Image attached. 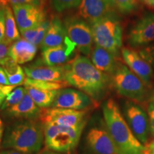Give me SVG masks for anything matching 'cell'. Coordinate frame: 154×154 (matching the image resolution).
I'll list each match as a JSON object with an SVG mask.
<instances>
[{
	"label": "cell",
	"instance_id": "cell-1",
	"mask_svg": "<svg viewBox=\"0 0 154 154\" xmlns=\"http://www.w3.org/2000/svg\"><path fill=\"white\" fill-rule=\"evenodd\" d=\"M65 81L84 92L93 100H99L104 94L109 84L106 74L97 69L86 57H77L66 65Z\"/></svg>",
	"mask_w": 154,
	"mask_h": 154
},
{
	"label": "cell",
	"instance_id": "cell-2",
	"mask_svg": "<svg viewBox=\"0 0 154 154\" xmlns=\"http://www.w3.org/2000/svg\"><path fill=\"white\" fill-rule=\"evenodd\" d=\"M44 144V125L36 120H19L6 128L2 149H12L26 154H37Z\"/></svg>",
	"mask_w": 154,
	"mask_h": 154
},
{
	"label": "cell",
	"instance_id": "cell-3",
	"mask_svg": "<svg viewBox=\"0 0 154 154\" xmlns=\"http://www.w3.org/2000/svg\"><path fill=\"white\" fill-rule=\"evenodd\" d=\"M102 110L106 126L119 154H146V146L133 134L114 100H107L103 103Z\"/></svg>",
	"mask_w": 154,
	"mask_h": 154
},
{
	"label": "cell",
	"instance_id": "cell-4",
	"mask_svg": "<svg viewBox=\"0 0 154 154\" xmlns=\"http://www.w3.org/2000/svg\"><path fill=\"white\" fill-rule=\"evenodd\" d=\"M44 145L47 149L71 154L79 146L86 122L76 127L44 124Z\"/></svg>",
	"mask_w": 154,
	"mask_h": 154
},
{
	"label": "cell",
	"instance_id": "cell-5",
	"mask_svg": "<svg viewBox=\"0 0 154 154\" xmlns=\"http://www.w3.org/2000/svg\"><path fill=\"white\" fill-rule=\"evenodd\" d=\"M91 27L96 45L104 48L116 57L122 47L123 31L113 12L91 24Z\"/></svg>",
	"mask_w": 154,
	"mask_h": 154
},
{
	"label": "cell",
	"instance_id": "cell-6",
	"mask_svg": "<svg viewBox=\"0 0 154 154\" xmlns=\"http://www.w3.org/2000/svg\"><path fill=\"white\" fill-rule=\"evenodd\" d=\"M78 146L80 154H119L104 122L89 127Z\"/></svg>",
	"mask_w": 154,
	"mask_h": 154
},
{
	"label": "cell",
	"instance_id": "cell-7",
	"mask_svg": "<svg viewBox=\"0 0 154 154\" xmlns=\"http://www.w3.org/2000/svg\"><path fill=\"white\" fill-rule=\"evenodd\" d=\"M112 84L117 93L127 99L141 101L145 97V84L125 65H117L112 74Z\"/></svg>",
	"mask_w": 154,
	"mask_h": 154
},
{
	"label": "cell",
	"instance_id": "cell-8",
	"mask_svg": "<svg viewBox=\"0 0 154 154\" xmlns=\"http://www.w3.org/2000/svg\"><path fill=\"white\" fill-rule=\"evenodd\" d=\"M63 24L66 36L79 51L85 55L89 54L94 41L91 27L88 23L77 17H69L65 19Z\"/></svg>",
	"mask_w": 154,
	"mask_h": 154
},
{
	"label": "cell",
	"instance_id": "cell-9",
	"mask_svg": "<svg viewBox=\"0 0 154 154\" xmlns=\"http://www.w3.org/2000/svg\"><path fill=\"white\" fill-rule=\"evenodd\" d=\"M124 114L133 134L140 143L146 146L151 132L149 116L140 106L131 101L126 102L125 105Z\"/></svg>",
	"mask_w": 154,
	"mask_h": 154
},
{
	"label": "cell",
	"instance_id": "cell-10",
	"mask_svg": "<svg viewBox=\"0 0 154 154\" xmlns=\"http://www.w3.org/2000/svg\"><path fill=\"white\" fill-rule=\"evenodd\" d=\"M86 111L48 108L42 110L40 121L43 124H52L65 127H76L86 122Z\"/></svg>",
	"mask_w": 154,
	"mask_h": 154
},
{
	"label": "cell",
	"instance_id": "cell-11",
	"mask_svg": "<svg viewBox=\"0 0 154 154\" xmlns=\"http://www.w3.org/2000/svg\"><path fill=\"white\" fill-rule=\"evenodd\" d=\"M91 105V98L84 92L73 88H62L58 91L51 108L85 111Z\"/></svg>",
	"mask_w": 154,
	"mask_h": 154
},
{
	"label": "cell",
	"instance_id": "cell-12",
	"mask_svg": "<svg viewBox=\"0 0 154 154\" xmlns=\"http://www.w3.org/2000/svg\"><path fill=\"white\" fill-rule=\"evenodd\" d=\"M11 8L20 32L33 28L47 20L43 7L23 5H12Z\"/></svg>",
	"mask_w": 154,
	"mask_h": 154
},
{
	"label": "cell",
	"instance_id": "cell-13",
	"mask_svg": "<svg viewBox=\"0 0 154 154\" xmlns=\"http://www.w3.org/2000/svg\"><path fill=\"white\" fill-rule=\"evenodd\" d=\"M128 42L135 47H143L154 42V14H146L128 34Z\"/></svg>",
	"mask_w": 154,
	"mask_h": 154
},
{
	"label": "cell",
	"instance_id": "cell-14",
	"mask_svg": "<svg viewBox=\"0 0 154 154\" xmlns=\"http://www.w3.org/2000/svg\"><path fill=\"white\" fill-rule=\"evenodd\" d=\"M121 54L128 68L139 77L145 85H150L154 78V72L151 65L140 57L138 52L133 49L123 48Z\"/></svg>",
	"mask_w": 154,
	"mask_h": 154
},
{
	"label": "cell",
	"instance_id": "cell-15",
	"mask_svg": "<svg viewBox=\"0 0 154 154\" xmlns=\"http://www.w3.org/2000/svg\"><path fill=\"white\" fill-rule=\"evenodd\" d=\"M113 9L109 0H82L79 13L83 19L93 24L112 13Z\"/></svg>",
	"mask_w": 154,
	"mask_h": 154
},
{
	"label": "cell",
	"instance_id": "cell-16",
	"mask_svg": "<svg viewBox=\"0 0 154 154\" xmlns=\"http://www.w3.org/2000/svg\"><path fill=\"white\" fill-rule=\"evenodd\" d=\"M28 78L45 82H64L66 66H50L43 65H31L24 68Z\"/></svg>",
	"mask_w": 154,
	"mask_h": 154
},
{
	"label": "cell",
	"instance_id": "cell-17",
	"mask_svg": "<svg viewBox=\"0 0 154 154\" xmlns=\"http://www.w3.org/2000/svg\"><path fill=\"white\" fill-rule=\"evenodd\" d=\"M76 48V45L66 36L61 45L42 51L43 62L50 66H61L71 59Z\"/></svg>",
	"mask_w": 154,
	"mask_h": 154
},
{
	"label": "cell",
	"instance_id": "cell-18",
	"mask_svg": "<svg viewBox=\"0 0 154 154\" xmlns=\"http://www.w3.org/2000/svg\"><path fill=\"white\" fill-rule=\"evenodd\" d=\"M5 111L6 116L12 119L36 120L38 118L40 119L42 109L34 103L26 92L24 97L19 103Z\"/></svg>",
	"mask_w": 154,
	"mask_h": 154
},
{
	"label": "cell",
	"instance_id": "cell-19",
	"mask_svg": "<svg viewBox=\"0 0 154 154\" xmlns=\"http://www.w3.org/2000/svg\"><path fill=\"white\" fill-rule=\"evenodd\" d=\"M37 52V47L24 38H20L11 44L9 57L18 64H24L32 61Z\"/></svg>",
	"mask_w": 154,
	"mask_h": 154
},
{
	"label": "cell",
	"instance_id": "cell-20",
	"mask_svg": "<svg viewBox=\"0 0 154 154\" xmlns=\"http://www.w3.org/2000/svg\"><path fill=\"white\" fill-rule=\"evenodd\" d=\"M66 37V32L64 24L58 17H54L50 20L47 33L41 44L42 51L61 45Z\"/></svg>",
	"mask_w": 154,
	"mask_h": 154
},
{
	"label": "cell",
	"instance_id": "cell-21",
	"mask_svg": "<svg viewBox=\"0 0 154 154\" xmlns=\"http://www.w3.org/2000/svg\"><path fill=\"white\" fill-rule=\"evenodd\" d=\"M116 56L104 48L95 45L91 54V62L95 67L103 73L113 74L116 68Z\"/></svg>",
	"mask_w": 154,
	"mask_h": 154
},
{
	"label": "cell",
	"instance_id": "cell-22",
	"mask_svg": "<svg viewBox=\"0 0 154 154\" xmlns=\"http://www.w3.org/2000/svg\"><path fill=\"white\" fill-rule=\"evenodd\" d=\"M0 65L5 69L9 85L17 86L24 84L26 79L24 70L12 59L7 57L0 63Z\"/></svg>",
	"mask_w": 154,
	"mask_h": 154
},
{
	"label": "cell",
	"instance_id": "cell-23",
	"mask_svg": "<svg viewBox=\"0 0 154 154\" xmlns=\"http://www.w3.org/2000/svg\"><path fill=\"white\" fill-rule=\"evenodd\" d=\"M25 88L34 103L41 109H48L51 107L54 100L58 93V91L39 89L29 86H25Z\"/></svg>",
	"mask_w": 154,
	"mask_h": 154
},
{
	"label": "cell",
	"instance_id": "cell-24",
	"mask_svg": "<svg viewBox=\"0 0 154 154\" xmlns=\"http://www.w3.org/2000/svg\"><path fill=\"white\" fill-rule=\"evenodd\" d=\"M16 19L12 8L9 4L5 5V39L12 44L20 38Z\"/></svg>",
	"mask_w": 154,
	"mask_h": 154
},
{
	"label": "cell",
	"instance_id": "cell-25",
	"mask_svg": "<svg viewBox=\"0 0 154 154\" xmlns=\"http://www.w3.org/2000/svg\"><path fill=\"white\" fill-rule=\"evenodd\" d=\"M49 22L50 21L46 20L45 22L33 28L21 32V34L24 39L37 47L38 45H41L43 42L49 27Z\"/></svg>",
	"mask_w": 154,
	"mask_h": 154
},
{
	"label": "cell",
	"instance_id": "cell-26",
	"mask_svg": "<svg viewBox=\"0 0 154 154\" xmlns=\"http://www.w3.org/2000/svg\"><path fill=\"white\" fill-rule=\"evenodd\" d=\"M24 85V86L39 88V89L59 91V90L64 88L69 84L66 81L64 82H45V81L32 79L27 77L25 79Z\"/></svg>",
	"mask_w": 154,
	"mask_h": 154
},
{
	"label": "cell",
	"instance_id": "cell-27",
	"mask_svg": "<svg viewBox=\"0 0 154 154\" xmlns=\"http://www.w3.org/2000/svg\"><path fill=\"white\" fill-rule=\"evenodd\" d=\"M26 94V90L25 87L15 88L12 91H11L6 96L5 99L4 100L1 106L2 111H5L17 105L22 101Z\"/></svg>",
	"mask_w": 154,
	"mask_h": 154
},
{
	"label": "cell",
	"instance_id": "cell-28",
	"mask_svg": "<svg viewBox=\"0 0 154 154\" xmlns=\"http://www.w3.org/2000/svg\"><path fill=\"white\" fill-rule=\"evenodd\" d=\"M141 0H109L113 9L122 14H130L137 10Z\"/></svg>",
	"mask_w": 154,
	"mask_h": 154
},
{
	"label": "cell",
	"instance_id": "cell-29",
	"mask_svg": "<svg viewBox=\"0 0 154 154\" xmlns=\"http://www.w3.org/2000/svg\"><path fill=\"white\" fill-rule=\"evenodd\" d=\"M82 0H50L53 9L57 12H63L68 9L79 7Z\"/></svg>",
	"mask_w": 154,
	"mask_h": 154
},
{
	"label": "cell",
	"instance_id": "cell-30",
	"mask_svg": "<svg viewBox=\"0 0 154 154\" xmlns=\"http://www.w3.org/2000/svg\"><path fill=\"white\" fill-rule=\"evenodd\" d=\"M138 54L151 65L154 72V42L146 47H141L138 51Z\"/></svg>",
	"mask_w": 154,
	"mask_h": 154
},
{
	"label": "cell",
	"instance_id": "cell-31",
	"mask_svg": "<svg viewBox=\"0 0 154 154\" xmlns=\"http://www.w3.org/2000/svg\"><path fill=\"white\" fill-rule=\"evenodd\" d=\"M3 2L12 5H31L43 7V0H1Z\"/></svg>",
	"mask_w": 154,
	"mask_h": 154
},
{
	"label": "cell",
	"instance_id": "cell-32",
	"mask_svg": "<svg viewBox=\"0 0 154 154\" xmlns=\"http://www.w3.org/2000/svg\"><path fill=\"white\" fill-rule=\"evenodd\" d=\"M7 4L0 0V41L5 36V5Z\"/></svg>",
	"mask_w": 154,
	"mask_h": 154
},
{
	"label": "cell",
	"instance_id": "cell-33",
	"mask_svg": "<svg viewBox=\"0 0 154 154\" xmlns=\"http://www.w3.org/2000/svg\"><path fill=\"white\" fill-rule=\"evenodd\" d=\"M11 44L4 38L0 41V63L9 57V52Z\"/></svg>",
	"mask_w": 154,
	"mask_h": 154
},
{
	"label": "cell",
	"instance_id": "cell-34",
	"mask_svg": "<svg viewBox=\"0 0 154 154\" xmlns=\"http://www.w3.org/2000/svg\"><path fill=\"white\" fill-rule=\"evenodd\" d=\"M16 86H2L0 88V106L2 104L4 100L5 99L6 96L12 91Z\"/></svg>",
	"mask_w": 154,
	"mask_h": 154
},
{
	"label": "cell",
	"instance_id": "cell-35",
	"mask_svg": "<svg viewBox=\"0 0 154 154\" xmlns=\"http://www.w3.org/2000/svg\"><path fill=\"white\" fill-rule=\"evenodd\" d=\"M148 116H149V118L151 134L152 136H154V105H149V108H148Z\"/></svg>",
	"mask_w": 154,
	"mask_h": 154
},
{
	"label": "cell",
	"instance_id": "cell-36",
	"mask_svg": "<svg viewBox=\"0 0 154 154\" xmlns=\"http://www.w3.org/2000/svg\"><path fill=\"white\" fill-rule=\"evenodd\" d=\"M0 85L10 86L9 85L8 78H7L5 69H3L2 66H0Z\"/></svg>",
	"mask_w": 154,
	"mask_h": 154
},
{
	"label": "cell",
	"instance_id": "cell-37",
	"mask_svg": "<svg viewBox=\"0 0 154 154\" xmlns=\"http://www.w3.org/2000/svg\"><path fill=\"white\" fill-rule=\"evenodd\" d=\"M37 154H68V153H60V152L54 151H52V150L47 149V148L45 147L44 149H42Z\"/></svg>",
	"mask_w": 154,
	"mask_h": 154
},
{
	"label": "cell",
	"instance_id": "cell-38",
	"mask_svg": "<svg viewBox=\"0 0 154 154\" xmlns=\"http://www.w3.org/2000/svg\"><path fill=\"white\" fill-rule=\"evenodd\" d=\"M0 154H26L12 149H2L0 151Z\"/></svg>",
	"mask_w": 154,
	"mask_h": 154
},
{
	"label": "cell",
	"instance_id": "cell-39",
	"mask_svg": "<svg viewBox=\"0 0 154 154\" xmlns=\"http://www.w3.org/2000/svg\"><path fill=\"white\" fill-rule=\"evenodd\" d=\"M148 8L154 9V0H141Z\"/></svg>",
	"mask_w": 154,
	"mask_h": 154
},
{
	"label": "cell",
	"instance_id": "cell-40",
	"mask_svg": "<svg viewBox=\"0 0 154 154\" xmlns=\"http://www.w3.org/2000/svg\"><path fill=\"white\" fill-rule=\"evenodd\" d=\"M3 123L1 119H0V143H2V140L3 138Z\"/></svg>",
	"mask_w": 154,
	"mask_h": 154
},
{
	"label": "cell",
	"instance_id": "cell-41",
	"mask_svg": "<svg viewBox=\"0 0 154 154\" xmlns=\"http://www.w3.org/2000/svg\"><path fill=\"white\" fill-rule=\"evenodd\" d=\"M149 104H152L154 105V89L153 91H152V93L150 96V99H149Z\"/></svg>",
	"mask_w": 154,
	"mask_h": 154
},
{
	"label": "cell",
	"instance_id": "cell-42",
	"mask_svg": "<svg viewBox=\"0 0 154 154\" xmlns=\"http://www.w3.org/2000/svg\"><path fill=\"white\" fill-rule=\"evenodd\" d=\"M146 154H154V150L150 149V148H148L147 146H146Z\"/></svg>",
	"mask_w": 154,
	"mask_h": 154
},
{
	"label": "cell",
	"instance_id": "cell-43",
	"mask_svg": "<svg viewBox=\"0 0 154 154\" xmlns=\"http://www.w3.org/2000/svg\"><path fill=\"white\" fill-rule=\"evenodd\" d=\"M148 148H150V149L154 150V141H152L151 143H150L149 145L146 146Z\"/></svg>",
	"mask_w": 154,
	"mask_h": 154
},
{
	"label": "cell",
	"instance_id": "cell-44",
	"mask_svg": "<svg viewBox=\"0 0 154 154\" xmlns=\"http://www.w3.org/2000/svg\"><path fill=\"white\" fill-rule=\"evenodd\" d=\"M2 86H3V85H0V88H1V87H2Z\"/></svg>",
	"mask_w": 154,
	"mask_h": 154
}]
</instances>
